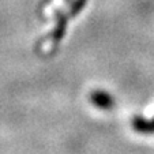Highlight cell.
Segmentation results:
<instances>
[{
    "instance_id": "2",
    "label": "cell",
    "mask_w": 154,
    "mask_h": 154,
    "mask_svg": "<svg viewBox=\"0 0 154 154\" xmlns=\"http://www.w3.org/2000/svg\"><path fill=\"white\" fill-rule=\"evenodd\" d=\"M90 102L100 109H112L115 106V98L104 90H94L90 93Z\"/></svg>"
},
{
    "instance_id": "3",
    "label": "cell",
    "mask_w": 154,
    "mask_h": 154,
    "mask_svg": "<svg viewBox=\"0 0 154 154\" xmlns=\"http://www.w3.org/2000/svg\"><path fill=\"white\" fill-rule=\"evenodd\" d=\"M131 125L137 132L145 135L154 134V116L151 119H146L142 116H134L131 120Z\"/></svg>"
},
{
    "instance_id": "1",
    "label": "cell",
    "mask_w": 154,
    "mask_h": 154,
    "mask_svg": "<svg viewBox=\"0 0 154 154\" xmlns=\"http://www.w3.org/2000/svg\"><path fill=\"white\" fill-rule=\"evenodd\" d=\"M87 0H72V3L70 4L66 11H57L55 12V19H56V26L55 29L52 30V34H51V41L52 44H57L63 40L64 34H66V29H67V23H68V19L71 18L76 17L79 12L82 11L85 6H86Z\"/></svg>"
}]
</instances>
